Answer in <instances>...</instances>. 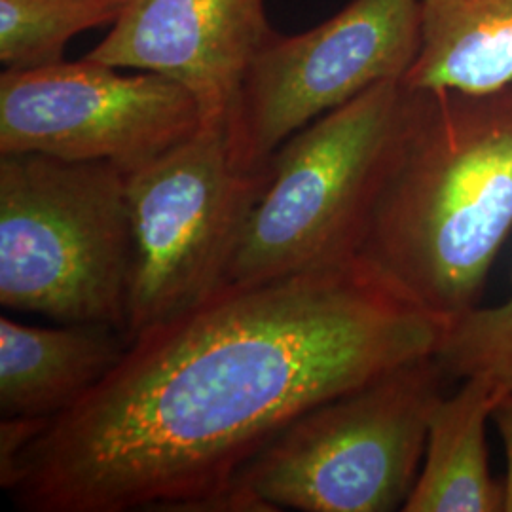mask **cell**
<instances>
[{
    "mask_svg": "<svg viewBox=\"0 0 512 512\" xmlns=\"http://www.w3.org/2000/svg\"><path fill=\"white\" fill-rule=\"evenodd\" d=\"M268 181L234 156L228 124L196 133L126 173L129 340L217 293Z\"/></svg>",
    "mask_w": 512,
    "mask_h": 512,
    "instance_id": "cell-6",
    "label": "cell"
},
{
    "mask_svg": "<svg viewBox=\"0 0 512 512\" xmlns=\"http://www.w3.org/2000/svg\"><path fill=\"white\" fill-rule=\"evenodd\" d=\"M421 40L420 0H351L306 33L272 31L230 122L234 156L264 169L298 129L385 80H404Z\"/></svg>",
    "mask_w": 512,
    "mask_h": 512,
    "instance_id": "cell-7",
    "label": "cell"
},
{
    "mask_svg": "<svg viewBox=\"0 0 512 512\" xmlns=\"http://www.w3.org/2000/svg\"><path fill=\"white\" fill-rule=\"evenodd\" d=\"M511 232L512 86L408 88L357 258L450 325L478 306Z\"/></svg>",
    "mask_w": 512,
    "mask_h": 512,
    "instance_id": "cell-2",
    "label": "cell"
},
{
    "mask_svg": "<svg viewBox=\"0 0 512 512\" xmlns=\"http://www.w3.org/2000/svg\"><path fill=\"white\" fill-rule=\"evenodd\" d=\"M446 380L429 355L313 406L247 463L238 488L266 511L404 509Z\"/></svg>",
    "mask_w": 512,
    "mask_h": 512,
    "instance_id": "cell-5",
    "label": "cell"
},
{
    "mask_svg": "<svg viewBox=\"0 0 512 512\" xmlns=\"http://www.w3.org/2000/svg\"><path fill=\"white\" fill-rule=\"evenodd\" d=\"M412 90L494 92L512 86V0H420Z\"/></svg>",
    "mask_w": 512,
    "mask_h": 512,
    "instance_id": "cell-12",
    "label": "cell"
},
{
    "mask_svg": "<svg viewBox=\"0 0 512 512\" xmlns=\"http://www.w3.org/2000/svg\"><path fill=\"white\" fill-rule=\"evenodd\" d=\"M501 391L484 378H463L435 406L420 476L406 512H503V480L490 469L488 423Z\"/></svg>",
    "mask_w": 512,
    "mask_h": 512,
    "instance_id": "cell-11",
    "label": "cell"
},
{
    "mask_svg": "<svg viewBox=\"0 0 512 512\" xmlns=\"http://www.w3.org/2000/svg\"><path fill=\"white\" fill-rule=\"evenodd\" d=\"M435 359L448 378H484L511 393L512 293L497 306H476L446 325Z\"/></svg>",
    "mask_w": 512,
    "mask_h": 512,
    "instance_id": "cell-14",
    "label": "cell"
},
{
    "mask_svg": "<svg viewBox=\"0 0 512 512\" xmlns=\"http://www.w3.org/2000/svg\"><path fill=\"white\" fill-rule=\"evenodd\" d=\"M406 103L403 80H385L275 150L226 285L262 283L359 256Z\"/></svg>",
    "mask_w": 512,
    "mask_h": 512,
    "instance_id": "cell-4",
    "label": "cell"
},
{
    "mask_svg": "<svg viewBox=\"0 0 512 512\" xmlns=\"http://www.w3.org/2000/svg\"><path fill=\"white\" fill-rule=\"evenodd\" d=\"M128 346V334L110 325L31 327L0 317L2 418L59 416L109 374Z\"/></svg>",
    "mask_w": 512,
    "mask_h": 512,
    "instance_id": "cell-10",
    "label": "cell"
},
{
    "mask_svg": "<svg viewBox=\"0 0 512 512\" xmlns=\"http://www.w3.org/2000/svg\"><path fill=\"white\" fill-rule=\"evenodd\" d=\"M272 31L264 0H128L86 57L162 74L194 95L203 122L230 128L243 80Z\"/></svg>",
    "mask_w": 512,
    "mask_h": 512,
    "instance_id": "cell-9",
    "label": "cell"
},
{
    "mask_svg": "<svg viewBox=\"0 0 512 512\" xmlns=\"http://www.w3.org/2000/svg\"><path fill=\"white\" fill-rule=\"evenodd\" d=\"M120 71L90 57L4 71L0 154L109 162L129 173L200 129V105L181 84Z\"/></svg>",
    "mask_w": 512,
    "mask_h": 512,
    "instance_id": "cell-8",
    "label": "cell"
},
{
    "mask_svg": "<svg viewBox=\"0 0 512 512\" xmlns=\"http://www.w3.org/2000/svg\"><path fill=\"white\" fill-rule=\"evenodd\" d=\"M129 268L124 169L35 152L0 154L4 308L126 332Z\"/></svg>",
    "mask_w": 512,
    "mask_h": 512,
    "instance_id": "cell-3",
    "label": "cell"
},
{
    "mask_svg": "<svg viewBox=\"0 0 512 512\" xmlns=\"http://www.w3.org/2000/svg\"><path fill=\"white\" fill-rule=\"evenodd\" d=\"M492 421H494L501 442H503L505 463H507V471L503 478V492H505L503 512H512V391L501 395V399L495 404Z\"/></svg>",
    "mask_w": 512,
    "mask_h": 512,
    "instance_id": "cell-15",
    "label": "cell"
},
{
    "mask_svg": "<svg viewBox=\"0 0 512 512\" xmlns=\"http://www.w3.org/2000/svg\"><path fill=\"white\" fill-rule=\"evenodd\" d=\"M446 323L346 264L224 285L139 332L0 478L25 512H264L247 463L313 406L435 355Z\"/></svg>",
    "mask_w": 512,
    "mask_h": 512,
    "instance_id": "cell-1",
    "label": "cell"
},
{
    "mask_svg": "<svg viewBox=\"0 0 512 512\" xmlns=\"http://www.w3.org/2000/svg\"><path fill=\"white\" fill-rule=\"evenodd\" d=\"M128 0H0V63L6 71L57 65L71 38L112 25Z\"/></svg>",
    "mask_w": 512,
    "mask_h": 512,
    "instance_id": "cell-13",
    "label": "cell"
}]
</instances>
